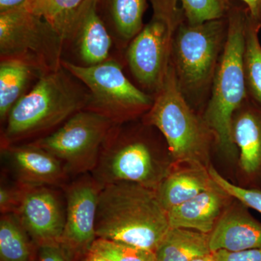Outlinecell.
I'll list each match as a JSON object with an SVG mask.
<instances>
[{
  "mask_svg": "<svg viewBox=\"0 0 261 261\" xmlns=\"http://www.w3.org/2000/svg\"><path fill=\"white\" fill-rule=\"evenodd\" d=\"M170 228L156 190L128 182L102 187L96 216L97 239L155 251Z\"/></svg>",
  "mask_w": 261,
  "mask_h": 261,
  "instance_id": "obj_1",
  "label": "cell"
},
{
  "mask_svg": "<svg viewBox=\"0 0 261 261\" xmlns=\"http://www.w3.org/2000/svg\"><path fill=\"white\" fill-rule=\"evenodd\" d=\"M63 66L46 72L12 108L2 133L1 147L16 145L61 126L88 105V89Z\"/></svg>",
  "mask_w": 261,
  "mask_h": 261,
  "instance_id": "obj_2",
  "label": "cell"
},
{
  "mask_svg": "<svg viewBox=\"0 0 261 261\" xmlns=\"http://www.w3.org/2000/svg\"><path fill=\"white\" fill-rule=\"evenodd\" d=\"M248 15L245 5L231 3L227 14L226 42L204 115L205 126L214 133L221 150L228 155H233L238 149L232 135L233 116L247 99L244 53Z\"/></svg>",
  "mask_w": 261,
  "mask_h": 261,
  "instance_id": "obj_3",
  "label": "cell"
},
{
  "mask_svg": "<svg viewBox=\"0 0 261 261\" xmlns=\"http://www.w3.org/2000/svg\"><path fill=\"white\" fill-rule=\"evenodd\" d=\"M147 123L161 132L175 161L203 167L208 150L207 127L184 97L172 61L147 113Z\"/></svg>",
  "mask_w": 261,
  "mask_h": 261,
  "instance_id": "obj_4",
  "label": "cell"
},
{
  "mask_svg": "<svg viewBox=\"0 0 261 261\" xmlns=\"http://www.w3.org/2000/svg\"><path fill=\"white\" fill-rule=\"evenodd\" d=\"M150 1L153 15L128 44L126 59L137 82L157 92L171 63L175 32L185 16L178 0Z\"/></svg>",
  "mask_w": 261,
  "mask_h": 261,
  "instance_id": "obj_5",
  "label": "cell"
},
{
  "mask_svg": "<svg viewBox=\"0 0 261 261\" xmlns=\"http://www.w3.org/2000/svg\"><path fill=\"white\" fill-rule=\"evenodd\" d=\"M61 65L88 89L85 110L107 117L115 124H121L152 106L153 99L128 80L115 60L84 66L63 59Z\"/></svg>",
  "mask_w": 261,
  "mask_h": 261,
  "instance_id": "obj_6",
  "label": "cell"
},
{
  "mask_svg": "<svg viewBox=\"0 0 261 261\" xmlns=\"http://www.w3.org/2000/svg\"><path fill=\"white\" fill-rule=\"evenodd\" d=\"M227 29V16L196 25L182 19L175 32L171 54L182 92L202 90L214 79Z\"/></svg>",
  "mask_w": 261,
  "mask_h": 261,
  "instance_id": "obj_7",
  "label": "cell"
},
{
  "mask_svg": "<svg viewBox=\"0 0 261 261\" xmlns=\"http://www.w3.org/2000/svg\"><path fill=\"white\" fill-rule=\"evenodd\" d=\"M91 174L102 187L128 182L154 190L167 175L152 145L126 134L121 124L111 128Z\"/></svg>",
  "mask_w": 261,
  "mask_h": 261,
  "instance_id": "obj_8",
  "label": "cell"
},
{
  "mask_svg": "<svg viewBox=\"0 0 261 261\" xmlns=\"http://www.w3.org/2000/svg\"><path fill=\"white\" fill-rule=\"evenodd\" d=\"M114 125L107 117L83 110L54 132L31 143L56 156L63 163L68 175L91 173Z\"/></svg>",
  "mask_w": 261,
  "mask_h": 261,
  "instance_id": "obj_9",
  "label": "cell"
},
{
  "mask_svg": "<svg viewBox=\"0 0 261 261\" xmlns=\"http://www.w3.org/2000/svg\"><path fill=\"white\" fill-rule=\"evenodd\" d=\"M64 43L42 17L25 8L0 13L1 58H16L43 73L61 67Z\"/></svg>",
  "mask_w": 261,
  "mask_h": 261,
  "instance_id": "obj_10",
  "label": "cell"
},
{
  "mask_svg": "<svg viewBox=\"0 0 261 261\" xmlns=\"http://www.w3.org/2000/svg\"><path fill=\"white\" fill-rule=\"evenodd\" d=\"M102 187L86 173L65 188V224L61 240L64 248L86 254L97 240L96 216Z\"/></svg>",
  "mask_w": 261,
  "mask_h": 261,
  "instance_id": "obj_11",
  "label": "cell"
},
{
  "mask_svg": "<svg viewBox=\"0 0 261 261\" xmlns=\"http://www.w3.org/2000/svg\"><path fill=\"white\" fill-rule=\"evenodd\" d=\"M16 215L29 235L40 246L61 244L65 212L59 197L50 187H24Z\"/></svg>",
  "mask_w": 261,
  "mask_h": 261,
  "instance_id": "obj_12",
  "label": "cell"
},
{
  "mask_svg": "<svg viewBox=\"0 0 261 261\" xmlns=\"http://www.w3.org/2000/svg\"><path fill=\"white\" fill-rule=\"evenodd\" d=\"M64 44L69 42L79 65L91 66L110 59L112 37L98 13L97 0H84L67 24Z\"/></svg>",
  "mask_w": 261,
  "mask_h": 261,
  "instance_id": "obj_13",
  "label": "cell"
},
{
  "mask_svg": "<svg viewBox=\"0 0 261 261\" xmlns=\"http://www.w3.org/2000/svg\"><path fill=\"white\" fill-rule=\"evenodd\" d=\"M1 155L15 181L24 186H63L69 176L59 159L31 142L1 147Z\"/></svg>",
  "mask_w": 261,
  "mask_h": 261,
  "instance_id": "obj_14",
  "label": "cell"
},
{
  "mask_svg": "<svg viewBox=\"0 0 261 261\" xmlns=\"http://www.w3.org/2000/svg\"><path fill=\"white\" fill-rule=\"evenodd\" d=\"M210 248L211 252L261 248V223L240 202L223 212L210 233Z\"/></svg>",
  "mask_w": 261,
  "mask_h": 261,
  "instance_id": "obj_15",
  "label": "cell"
},
{
  "mask_svg": "<svg viewBox=\"0 0 261 261\" xmlns=\"http://www.w3.org/2000/svg\"><path fill=\"white\" fill-rule=\"evenodd\" d=\"M233 142L240 169L252 183H261V107L245 100L233 116Z\"/></svg>",
  "mask_w": 261,
  "mask_h": 261,
  "instance_id": "obj_16",
  "label": "cell"
},
{
  "mask_svg": "<svg viewBox=\"0 0 261 261\" xmlns=\"http://www.w3.org/2000/svg\"><path fill=\"white\" fill-rule=\"evenodd\" d=\"M228 197L214 181L205 191L167 211L170 227L211 233L224 211Z\"/></svg>",
  "mask_w": 261,
  "mask_h": 261,
  "instance_id": "obj_17",
  "label": "cell"
},
{
  "mask_svg": "<svg viewBox=\"0 0 261 261\" xmlns=\"http://www.w3.org/2000/svg\"><path fill=\"white\" fill-rule=\"evenodd\" d=\"M147 0H97L98 13L111 34L129 44L144 27Z\"/></svg>",
  "mask_w": 261,
  "mask_h": 261,
  "instance_id": "obj_18",
  "label": "cell"
},
{
  "mask_svg": "<svg viewBox=\"0 0 261 261\" xmlns=\"http://www.w3.org/2000/svg\"><path fill=\"white\" fill-rule=\"evenodd\" d=\"M214 183L208 171L202 166L166 175L156 192L166 211L191 200Z\"/></svg>",
  "mask_w": 261,
  "mask_h": 261,
  "instance_id": "obj_19",
  "label": "cell"
},
{
  "mask_svg": "<svg viewBox=\"0 0 261 261\" xmlns=\"http://www.w3.org/2000/svg\"><path fill=\"white\" fill-rule=\"evenodd\" d=\"M43 72L35 65L16 58H1L0 63V121L5 123L12 108L25 94L34 75Z\"/></svg>",
  "mask_w": 261,
  "mask_h": 261,
  "instance_id": "obj_20",
  "label": "cell"
},
{
  "mask_svg": "<svg viewBox=\"0 0 261 261\" xmlns=\"http://www.w3.org/2000/svg\"><path fill=\"white\" fill-rule=\"evenodd\" d=\"M154 252L158 261H192L211 253L210 233L170 227Z\"/></svg>",
  "mask_w": 261,
  "mask_h": 261,
  "instance_id": "obj_21",
  "label": "cell"
},
{
  "mask_svg": "<svg viewBox=\"0 0 261 261\" xmlns=\"http://www.w3.org/2000/svg\"><path fill=\"white\" fill-rule=\"evenodd\" d=\"M29 233L18 216L1 215L0 219V258L1 261H29L31 249Z\"/></svg>",
  "mask_w": 261,
  "mask_h": 261,
  "instance_id": "obj_22",
  "label": "cell"
},
{
  "mask_svg": "<svg viewBox=\"0 0 261 261\" xmlns=\"http://www.w3.org/2000/svg\"><path fill=\"white\" fill-rule=\"evenodd\" d=\"M261 24L249 13L245 29L244 68L247 87L254 102L261 107V44L259 32Z\"/></svg>",
  "mask_w": 261,
  "mask_h": 261,
  "instance_id": "obj_23",
  "label": "cell"
},
{
  "mask_svg": "<svg viewBox=\"0 0 261 261\" xmlns=\"http://www.w3.org/2000/svg\"><path fill=\"white\" fill-rule=\"evenodd\" d=\"M84 0H30L25 9L50 24L63 41L67 24ZM64 43V42H63Z\"/></svg>",
  "mask_w": 261,
  "mask_h": 261,
  "instance_id": "obj_24",
  "label": "cell"
},
{
  "mask_svg": "<svg viewBox=\"0 0 261 261\" xmlns=\"http://www.w3.org/2000/svg\"><path fill=\"white\" fill-rule=\"evenodd\" d=\"M187 23L196 25L226 18L231 0H178Z\"/></svg>",
  "mask_w": 261,
  "mask_h": 261,
  "instance_id": "obj_25",
  "label": "cell"
},
{
  "mask_svg": "<svg viewBox=\"0 0 261 261\" xmlns=\"http://www.w3.org/2000/svg\"><path fill=\"white\" fill-rule=\"evenodd\" d=\"M90 249L106 255L114 261H158L155 252L152 250L103 239H97Z\"/></svg>",
  "mask_w": 261,
  "mask_h": 261,
  "instance_id": "obj_26",
  "label": "cell"
},
{
  "mask_svg": "<svg viewBox=\"0 0 261 261\" xmlns=\"http://www.w3.org/2000/svg\"><path fill=\"white\" fill-rule=\"evenodd\" d=\"M208 173L213 181L221 187L229 197H233L246 207H250L261 214V189L243 187L233 185L223 177L213 167L209 168Z\"/></svg>",
  "mask_w": 261,
  "mask_h": 261,
  "instance_id": "obj_27",
  "label": "cell"
},
{
  "mask_svg": "<svg viewBox=\"0 0 261 261\" xmlns=\"http://www.w3.org/2000/svg\"><path fill=\"white\" fill-rule=\"evenodd\" d=\"M24 187L17 181L13 185H10L2 180L0 187V211L2 215L17 214L23 197Z\"/></svg>",
  "mask_w": 261,
  "mask_h": 261,
  "instance_id": "obj_28",
  "label": "cell"
},
{
  "mask_svg": "<svg viewBox=\"0 0 261 261\" xmlns=\"http://www.w3.org/2000/svg\"><path fill=\"white\" fill-rule=\"evenodd\" d=\"M218 261H261V248L240 252H214Z\"/></svg>",
  "mask_w": 261,
  "mask_h": 261,
  "instance_id": "obj_29",
  "label": "cell"
},
{
  "mask_svg": "<svg viewBox=\"0 0 261 261\" xmlns=\"http://www.w3.org/2000/svg\"><path fill=\"white\" fill-rule=\"evenodd\" d=\"M65 250L59 243L41 245L39 261H69Z\"/></svg>",
  "mask_w": 261,
  "mask_h": 261,
  "instance_id": "obj_30",
  "label": "cell"
},
{
  "mask_svg": "<svg viewBox=\"0 0 261 261\" xmlns=\"http://www.w3.org/2000/svg\"><path fill=\"white\" fill-rule=\"evenodd\" d=\"M30 0H0V13L25 8Z\"/></svg>",
  "mask_w": 261,
  "mask_h": 261,
  "instance_id": "obj_31",
  "label": "cell"
},
{
  "mask_svg": "<svg viewBox=\"0 0 261 261\" xmlns=\"http://www.w3.org/2000/svg\"><path fill=\"white\" fill-rule=\"evenodd\" d=\"M247 7L251 18L261 24V0H240Z\"/></svg>",
  "mask_w": 261,
  "mask_h": 261,
  "instance_id": "obj_32",
  "label": "cell"
},
{
  "mask_svg": "<svg viewBox=\"0 0 261 261\" xmlns=\"http://www.w3.org/2000/svg\"><path fill=\"white\" fill-rule=\"evenodd\" d=\"M84 261H114L103 254L99 253L93 250H89L85 254Z\"/></svg>",
  "mask_w": 261,
  "mask_h": 261,
  "instance_id": "obj_33",
  "label": "cell"
},
{
  "mask_svg": "<svg viewBox=\"0 0 261 261\" xmlns=\"http://www.w3.org/2000/svg\"><path fill=\"white\" fill-rule=\"evenodd\" d=\"M192 261H218V260L216 255H215L214 252H211V253L197 257V258L194 259Z\"/></svg>",
  "mask_w": 261,
  "mask_h": 261,
  "instance_id": "obj_34",
  "label": "cell"
}]
</instances>
